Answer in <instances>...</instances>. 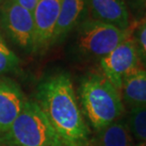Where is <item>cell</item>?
I'll return each mask as SVG.
<instances>
[{
	"mask_svg": "<svg viewBox=\"0 0 146 146\" xmlns=\"http://www.w3.org/2000/svg\"><path fill=\"white\" fill-rule=\"evenodd\" d=\"M14 1L17 4H19L21 7L25 8L26 10L33 13V11L35 10L36 6L39 3L40 0H14Z\"/></svg>",
	"mask_w": 146,
	"mask_h": 146,
	"instance_id": "e0dca14e",
	"label": "cell"
},
{
	"mask_svg": "<svg viewBox=\"0 0 146 146\" xmlns=\"http://www.w3.org/2000/svg\"><path fill=\"white\" fill-rule=\"evenodd\" d=\"M129 7L141 19L146 14V0H129Z\"/></svg>",
	"mask_w": 146,
	"mask_h": 146,
	"instance_id": "2e32d148",
	"label": "cell"
},
{
	"mask_svg": "<svg viewBox=\"0 0 146 146\" xmlns=\"http://www.w3.org/2000/svg\"><path fill=\"white\" fill-rule=\"evenodd\" d=\"M25 95L13 80L0 79V133H6L23 110Z\"/></svg>",
	"mask_w": 146,
	"mask_h": 146,
	"instance_id": "9c48e42d",
	"label": "cell"
},
{
	"mask_svg": "<svg viewBox=\"0 0 146 146\" xmlns=\"http://www.w3.org/2000/svg\"><path fill=\"white\" fill-rule=\"evenodd\" d=\"M94 146H133L132 134L127 123L118 120L98 130Z\"/></svg>",
	"mask_w": 146,
	"mask_h": 146,
	"instance_id": "7c38bea8",
	"label": "cell"
},
{
	"mask_svg": "<svg viewBox=\"0 0 146 146\" xmlns=\"http://www.w3.org/2000/svg\"><path fill=\"white\" fill-rule=\"evenodd\" d=\"M121 94L131 108L146 107V69L142 67L127 76L123 82Z\"/></svg>",
	"mask_w": 146,
	"mask_h": 146,
	"instance_id": "8fae6325",
	"label": "cell"
},
{
	"mask_svg": "<svg viewBox=\"0 0 146 146\" xmlns=\"http://www.w3.org/2000/svg\"><path fill=\"white\" fill-rule=\"evenodd\" d=\"M132 36L136 42L141 60H143L146 62V14L141 20L135 22Z\"/></svg>",
	"mask_w": 146,
	"mask_h": 146,
	"instance_id": "9a60e30c",
	"label": "cell"
},
{
	"mask_svg": "<svg viewBox=\"0 0 146 146\" xmlns=\"http://www.w3.org/2000/svg\"><path fill=\"white\" fill-rule=\"evenodd\" d=\"M62 0H40L33 11L34 50L44 52L52 45Z\"/></svg>",
	"mask_w": 146,
	"mask_h": 146,
	"instance_id": "52a82bcc",
	"label": "cell"
},
{
	"mask_svg": "<svg viewBox=\"0 0 146 146\" xmlns=\"http://www.w3.org/2000/svg\"><path fill=\"white\" fill-rule=\"evenodd\" d=\"M4 1H5V0H0V5H1V4H2V3H3V2H4Z\"/></svg>",
	"mask_w": 146,
	"mask_h": 146,
	"instance_id": "ffe728a7",
	"label": "cell"
},
{
	"mask_svg": "<svg viewBox=\"0 0 146 146\" xmlns=\"http://www.w3.org/2000/svg\"><path fill=\"white\" fill-rule=\"evenodd\" d=\"M37 104L45 114L62 146H89L90 131L66 73L56 74L40 84Z\"/></svg>",
	"mask_w": 146,
	"mask_h": 146,
	"instance_id": "6da1fadb",
	"label": "cell"
},
{
	"mask_svg": "<svg viewBox=\"0 0 146 146\" xmlns=\"http://www.w3.org/2000/svg\"><path fill=\"white\" fill-rule=\"evenodd\" d=\"M133 146H146V143L145 142H141V141H139L138 143L135 144V145H133Z\"/></svg>",
	"mask_w": 146,
	"mask_h": 146,
	"instance_id": "ac0fdd59",
	"label": "cell"
},
{
	"mask_svg": "<svg viewBox=\"0 0 146 146\" xmlns=\"http://www.w3.org/2000/svg\"><path fill=\"white\" fill-rule=\"evenodd\" d=\"M127 125L132 136L146 143V107L131 108Z\"/></svg>",
	"mask_w": 146,
	"mask_h": 146,
	"instance_id": "4fadbf2b",
	"label": "cell"
},
{
	"mask_svg": "<svg viewBox=\"0 0 146 146\" xmlns=\"http://www.w3.org/2000/svg\"><path fill=\"white\" fill-rule=\"evenodd\" d=\"M3 141L8 146H62L40 106L29 100L3 136Z\"/></svg>",
	"mask_w": 146,
	"mask_h": 146,
	"instance_id": "3957f363",
	"label": "cell"
},
{
	"mask_svg": "<svg viewBox=\"0 0 146 146\" xmlns=\"http://www.w3.org/2000/svg\"><path fill=\"white\" fill-rule=\"evenodd\" d=\"M3 146H8V145H3Z\"/></svg>",
	"mask_w": 146,
	"mask_h": 146,
	"instance_id": "44dd1931",
	"label": "cell"
},
{
	"mask_svg": "<svg viewBox=\"0 0 146 146\" xmlns=\"http://www.w3.org/2000/svg\"><path fill=\"white\" fill-rule=\"evenodd\" d=\"M135 24L122 30L103 22L86 18L76 27L74 50L82 58L101 60L131 35Z\"/></svg>",
	"mask_w": 146,
	"mask_h": 146,
	"instance_id": "277c9868",
	"label": "cell"
},
{
	"mask_svg": "<svg viewBox=\"0 0 146 146\" xmlns=\"http://www.w3.org/2000/svg\"><path fill=\"white\" fill-rule=\"evenodd\" d=\"M100 66L104 76L121 92L125 77L144 67L132 34L101 58Z\"/></svg>",
	"mask_w": 146,
	"mask_h": 146,
	"instance_id": "5b68a950",
	"label": "cell"
},
{
	"mask_svg": "<svg viewBox=\"0 0 146 146\" xmlns=\"http://www.w3.org/2000/svg\"><path fill=\"white\" fill-rule=\"evenodd\" d=\"M2 142H3V137L0 136V146H3Z\"/></svg>",
	"mask_w": 146,
	"mask_h": 146,
	"instance_id": "d6986e66",
	"label": "cell"
},
{
	"mask_svg": "<svg viewBox=\"0 0 146 146\" xmlns=\"http://www.w3.org/2000/svg\"><path fill=\"white\" fill-rule=\"evenodd\" d=\"M0 27L12 42L26 52L34 50L33 14L14 0L0 5Z\"/></svg>",
	"mask_w": 146,
	"mask_h": 146,
	"instance_id": "8992f818",
	"label": "cell"
},
{
	"mask_svg": "<svg viewBox=\"0 0 146 146\" xmlns=\"http://www.w3.org/2000/svg\"><path fill=\"white\" fill-rule=\"evenodd\" d=\"M20 65V60L0 36V74L13 72Z\"/></svg>",
	"mask_w": 146,
	"mask_h": 146,
	"instance_id": "5bb4252c",
	"label": "cell"
},
{
	"mask_svg": "<svg viewBox=\"0 0 146 146\" xmlns=\"http://www.w3.org/2000/svg\"><path fill=\"white\" fill-rule=\"evenodd\" d=\"M87 13L91 19L111 25L122 30L133 27L125 0H86Z\"/></svg>",
	"mask_w": 146,
	"mask_h": 146,
	"instance_id": "ba28073f",
	"label": "cell"
},
{
	"mask_svg": "<svg viewBox=\"0 0 146 146\" xmlns=\"http://www.w3.org/2000/svg\"><path fill=\"white\" fill-rule=\"evenodd\" d=\"M87 14L86 0H62L52 45L62 42L74 27L86 19Z\"/></svg>",
	"mask_w": 146,
	"mask_h": 146,
	"instance_id": "30bf717a",
	"label": "cell"
},
{
	"mask_svg": "<svg viewBox=\"0 0 146 146\" xmlns=\"http://www.w3.org/2000/svg\"><path fill=\"white\" fill-rule=\"evenodd\" d=\"M79 97L83 113L97 131L120 120L125 112L122 94L103 73H90L83 77Z\"/></svg>",
	"mask_w": 146,
	"mask_h": 146,
	"instance_id": "7a4b0ae2",
	"label": "cell"
}]
</instances>
